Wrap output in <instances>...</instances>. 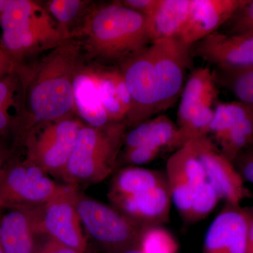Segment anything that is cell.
Segmentation results:
<instances>
[{"label":"cell","mask_w":253,"mask_h":253,"mask_svg":"<svg viewBox=\"0 0 253 253\" xmlns=\"http://www.w3.org/2000/svg\"><path fill=\"white\" fill-rule=\"evenodd\" d=\"M83 47L74 38L49 50L39 61L14 67L22 87V113L15 141L23 142L38 125L76 116L73 84Z\"/></svg>","instance_id":"1"},{"label":"cell","mask_w":253,"mask_h":253,"mask_svg":"<svg viewBox=\"0 0 253 253\" xmlns=\"http://www.w3.org/2000/svg\"><path fill=\"white\" fill-rule=\"evenodd\" d=\"M71 37L91 58L119 65L152 43L147 16L120 1L89 8Z\"/></svg>","instance_id":"2"},{"label":"cell","mask_w":253,"mask_h":253,"mask_svg":"<svg viewBox=\"0 0 253 253\" xmlns=\"http://www.w3.org/2000/svg\"><path fill=\"white\" fill-rule=\"evenodd\" d=\"M53 20L46 9L32 0H12L0 15V46L14 67L71 38Z\"/></svg>","instance_id":"3"},{"label":"cell","mask_w":253,"mask_h":253,"mask_svg":"<svg viewBox=\"0 0 253 253\" xmlns=\"http://www.w3.org/2000/svg\"><path fill=\"white\" fill-rule=\"evenodd\" d=\"M126 128V122L110 123L100 128L85 124L82 126L61 175L66 184H96L114 172Z\"/></svg>","instance_id":"4"},{"label":"cell","mask_w":253,"mask_h":253,"mask_svg":"<svg viewBox=\"0 0 253 253\" xmlns=\"http://www.w3.org/2000/svg\"><path fill=\"white\" fill-rule=\"evenodd\" d=\"M84 125L76 116L38 125L23 141L26 159L47 174L61 176Z\"/></svg>","instance_id":"5"},{"label":"cell","mask_w":253,"mask_h":253,"mask_svg":"<svg viewBox=\"0 0 253 253\" xmlns=\"http://www.w3.org/2000/svg\"><path fill=\"white\" fill-rule=\"evenodd\" d=\"M76 209L88 235L109 253L139 247L144 229L112 206L78 193Z\"/></svg>","instance_id":"6"},{"label":"cell","mask_w":253,"mask_h":253,"mask_svg":"<svg viewBox=\"0 0 253 253\" xmlns=\"http://www.w3.org/2000/svg\"><path fill=\"white\" fill-rule=\"evenodd\" d=\"M48 174L26 159L9 162L0 178V210L38 207L46 204L62 186Z\"/></svg>","instance_id":"7"},{"label":"cell","mask_w":253,"mask_h":253,"mask_svg":"<svg viewBox=\"0 0 253 253\" xmlns=\"http://www.w3.org/2000/svg\"><path fill=\"white\" fill-rule=\"evenodd\" d=\"M78 186L62 184L59 192L46 204L36 208L38 232L81 253L86 241L76 209Z\"/></svg>","instance_id":"8"},{"label":"cell","mask_w":253,"mask_h":253,"mask_svg":"<svg viewBox=\"0 0 253 253\" xmlns=\"http://www.w3.org/2000/svg\"><path fill=\"white\" fill-rule=\"evenodd\" d=\"M157 83V113L175 104L184 89L186 71L191 63V47L177 38L151 43Z\"/></svg>","instance_id":"9"},{"label":"cell","mask_w":253,"mask_h":253,"mask_svg":"<svg viewBox=\"0 0 253 253\" xmlns=\"http://www.w3.org/2000/svg\"><path fill=\"white\" fill-rule=\"evenodd\" d=\"M150 45L119 65L131 99L130 111L126 118L127 127L134 128L158 114L157 83Z\"/></svg>","instance_id":"10"},{"label":"cell","mask_w":253,"mask_h":253,"mask_svg":"<svg viewBox=\"0 0 253 253\" xmlns=\"http://www.w3.org/2000/svg\"><path fill=\"white\" fill-rule=\"evenodd\" d=\"M204 167L206 179L226 204L241 206L251 191L235 165L221 152L208 136L189 141Z\"/></svg>","instance_id":"11"},{"label":"cell","mask_w":253,"mask_h":253,"mask_svg":"<svg viewBox=\"0 0 253 253\" xmlns=\"http://www.w3.org/2000/svg\"><path fill=\"white\" fill-rule=\"evenodd\" d=\"M191 54L223 71L253 68V37L218 31L191 46Z\"/></svg>","instance_id":"12"},{"label":"cell","mask_w":253,"mask_h":253,"mask_svg":"<svg viewBox=\"0 0 253 253\" xmlns=\"http://www.w3.org/2000/svg\"><path fill=\"white\" fill-rule=\"evenodd\" d=\"M248 231L246 210L226 204L206 231L202 253H249Z\"/></svg>","instance_id":"13"},{"label":"cell","mask_w":253,"mask_h":253,"mask_svg":"<svg viewBox=\"0 0 253 253\" xmlns=\"http://www.w3.org/2000/svg\"><path fill=\"white\" fill-rule=\"evenodd\" d=\"M246 0H192L189 18L177 38L191 47L206 37L218 32Z\"/></svg>","instance_id":"14"},{"label":"cell","mask_w":253,"mask_h":253,"mask_svg":"<svg viewBox=\"0 0 253 253\" xmlns=\"http://www.w3.org/2000/svg\"><path fill=\"white\" fill-rule=\"evenodd\" d=\"M110 201L113 207L142 229L163 226L169 221L172 202L168 184Z\"/></svg>","instance_id":"15"},{"label":"cell","mask_w":253,"mask_h":253,"mask_svg":"<svg viewBox=\"0 0 253 253\" xmlns=\"http://www.w3.org/2000/svg\"><path fill=\"white\" fill-rule=\"evenodd\" d=\"M84 68L94 81L110 123H126L131 99L120 68L99 64L84 66Z\"/></svg>","instance_id":"16"},{"label":"cell","mask_w":253,"mask_h":253,"mask_svg":"<svg viewBox=\"0 0 253 253\" xmlns=\"http://www.w3.org/2000/svg\"><path fill=\"white\" fill-rule=\"evenodd\" d=\"M39 235L36 207H13L0 216V244L4 253H34Z\"/></svg>","instance_id":"17"},{"label":"cell","mask_w":253,"mask_h":253,"mask_svg":"<svg viewBox=\"0 0 253 253\" xmlns=\"http://www.w3.org/2000/svg\"><path fill=\"white\" fill-rule=\"evenodd\" d=\"M192 0H159L148 18L151 42L178 38L184 30Z\"/></svg>","instance_id":"18"},{"label":"cell","mask_w":253,"mask_h":253,"mask_svg":"<svg viewBox=\"0 0 253 253\" xmlns=\"http://www.w3.org/2000/svg\"><path fill=\"white\" fill-rule=\"evenodd\" d=\"M215 84L213 73L209 68H199L193 71L181 92L178 126L184 124L197 110L212 105L217 96Z\"/></svg>","instance_id":"19"},{"label":"cell","mask_w":253,"mask_h":253,"mask_svg":"<svg viewBox=\"0 0 253 253\" xmlns=\"http://www.w3.org/2000/svg\"><path fill=\"white\" fill-rule=\"evenodd\" d=\"M76 116L86 126L100 128L109 125L94 81L82 63L73 84Z\"/></svg>","instance_id":"20"},{"label":"cell","mask_w":253,"mask_h":253,"mask_svg":"<svg viewBox=\"0 0 253 253\" xmlns=\"http://www.w3.org/2000/svg\"><path fill=\"white\" fill-rule=\"evenodd\" d=\"M22 113V87L18 73L0 79V142L16 136Z\"/></svg>","instance_id":"21"},{"label":"cell","mask_w":253,"mask_h":253,"mask_svg":"<svg viewBox=\"0 0 253 253\" xmlns=\"http://www.w3.org/2000/svg\"><path fill=\"white\" fill-rule=\"evenodd\" d=\"M167 184L166 174L159 171L127 166L118 170L113 176L109 198L111 200L128 197Z\"/></svg>","instance_id":"22"},{"label":"cell","mask_w":253,"mask_h":253,"mask_svg":"<svg viewBox=\"0 0 253 253\" xmlns=\"http://www.w3.org/2000/svg\"><path fill=\"white\" fill-rule=\"evenodd\" d=\"M168 181H180L199 186L206 179L204 167L189 143L176 149L166 164Z\"/></svg>","instance_id":"23"},{"label":"cell","mask_w":253,"mask_h":253,"mask_svg":"<svg viewBox=\"0 0 253 253\" xmlns=\"http://www.w3.org/2000/svg\"><path fill=\"white\" fill-rule=\"evenodd\" d=\"M253 112V105L239 101L220 103L214 110L211 134L218 144L225 139L231 129Z\"/></svg>","instance_id":"24"},{"label":"cell","mask_w":253,"mask_h":253,"mask_svg":"<svg viewBox=\"0 0 253 253\" xmlns=\"http://www.w3.org/2000/svg\"><path fill=\"white\" fill-rule=\"evenodd\" d=\"M212 73L216 84L229 89L240 102L253 105V68L234 71L215 69Z\"/></svg>","instance_id":"25"},{"label":"cell","mask_w":253,"mask_h":253,"mask_svg":"<svg viewBox=\"0 0 253 253\" xmlns=\"http://www.w3.org/2000/svg\"><path fill=\"white\" fill-rule=\"evenodd\" d=\"M220 151L231 162L253 145V112L236 125L220 144Z\"/></svg>","instance_id":"26"},{"label":"cell","mask_w":253,"mask_h":253,"mask_svg":"<svg viewBox=\"0 0 253 253\" xmlns=\"http://www.w3.org/2000/svg\"><path fill=\"white\" fill-rule=\"evenodd\" d=\"M90 1L83 0H50L46 11L55 20L59 29L68 38L71 37V27L81 15L85 14Z\"/></svg>","instance_id":"27"},{"label":"cell","mask_w":253,"mask_h":253,"mask_svg":"<svg viewBox=\"0 0 253 253\" xmlns=\"http://www.w3.org/2000/svg\"><path fill=\"white\" fill-rule=\"evenodd\" d=\"M147 144L161 150L165 148L179 149L182 147L179 126L165 115L151 119Z\"/></svg>","instance_id":"28"},{"label":"cell","mask_w":253,"mask_h":253,"mask_svg":"<svg viewBox=\"0 0 253 253\" xmlns=\"http://www.w3.org/2000/svg\"><path fill=\"white\" fill-rule=\"evenodd\" d=\"M139 248L144 253H176L178 244L163 226H150L141 233Z\"/></svg>","instance_id":"29"},{"label":"cell","mask_w":253,"mask_h":253,"mask_svg":"<svg viewBox=\"0 0 253 253\" xmlns=\"http://www.w3.org/2000/svg\"><path fill=\"white\" fill-rule=\"evenodd\" d=\"M214 116L212 105L204 106L190 116L184 124L179 126L181 145L211 134V124Z\"/></svg>","instance_id":"30"},{"label":"cell","mask_w":253,"mask_h":253,"mask_svg":"<svg viewBox=\"0 0 253 253\" xmlns=\"http://www.w3.org/2000/svg\"><path fill=\"white\" fill-rule=\"evenodd\" d=\"M220 196L208 180L195 189L194 199L188 222H196L204 219L214 211L220 201Z\"/></svg>","instance_id":"31"},{"label":"cell","mask_w":253,"mask_h":253,"mask_svg":"<svg viewBox=\"0 0 253 253\" xmlns=\"http://www.w3.org/2000/svg\"><path fill=\"white\" fill-rule=\"evenodd\" d=\"M221 33L231 36L253 37V0L245 1L223 26Z\"/></svg>","instance_id":"32"},{"label":"cell","mask_w":253,"mask_h":253,"mask_svg":"<svg viewBox=\"0 0 253 253\" xmlns=\"http://www.w3.org/2000/svg\"><path fill=\"white\" fill-rule=\"evenodd\" d=\"M162 150L145 144L133 149L125 150L123 161L128 166L139 167L153 162Z\"/></svg>","instance_id":"33"},{"label":"cell","mask_w":253,"mask_h":253,"mask_svg":"<svg viewBox=\"0 0 253 253\" xmlns=\"http://www.w3.org/2000/svg\"><path fill=\"white\" fill-rule=\"evenodd\" d=\"M234 163L245 182L253 184V146L240 155Z\"/></svg>","instance_id":"34"},{"label":"cell","mask_w":253,"mask_h":253,"mask_svg":"<svg viewBox=\"0 0 253 253\" xmlns=\"http://www.w3.org/2000/svg\"><path fill=\"white\" fill-rule=\"evenodd\" d=\"M159 0H124L120 1L124 6L149 17L154 12Z\"/></svg>","instance_id":"35"},{"label":"cell","mask_w":253,"mask_h":253,"mask_svg":"<svg viewBox=\"0 0 253 253\" xmlns=\"http://www.w3.org/2000/svg\"><path fill=\"white\" fill-rule=\"evenodd\" d=\"M34 253H81L76 250L67 247L64 245L60 244L58 241L49 237L48 241L42 246H38L37 244L36 251Z\"/></svg>","instance_id":"36"},{"label":"cell","mask_w":253,"mask_h":253,"mask_svg":"<svg viewBox=\"0 0 253 253\" xmlns=\"http://www.w3.org/2000/svg\"><path fill=\"white\" fill-rule=\"evenodd\" d=\"M14 71V63L0 46V79Z\"/></svg>","instance_id":"37"},{"label":"cell","mask_w":253,"mask_h":253,"mask_svg":"<svg viewBox=\"0 0 253 253\" xmlns=\"http://www.w3.org/2000/svg\"><path fill=\"white\" fill-rule=\"evenodd\" d=\"M11 155V150L8 149L4 143L0 142V178L4 173L5 168L9 164Z\"/></svg>","instance_id":"38"},{"label":"cell","mask_w":253,"mask_h":253,"mask_svg":"<svg viewBox=\"0 0 253 253\" xmlns=\"http://www.w3.org/2000/svg\"><path fill=\"white\" fill-rule=\"evenodd\" d=\"M249 219V231H248V250L249 253H253V211L246 209Z\"/></svg>","instance_id":"39"},{"label":"cell","mask_w":253,"mask_h":253,"mask_svg":"<svg viewBox=\"0 0 253 253\" xmlns=\"http://www.w3.org/2000/svg\"><path fill=\"white\" fill-rule=\"evenodd\" d=\"M11 2L12 0H0V15L9 7Z\"/></svg>","instance_id":"40"},{"label":"cell","mask_w":253,"mask_h":253,"mask_svg":"<svg viewBox=\"0 0 253 253\" xmlns=\"http://www.w3.org/2000/svg\"><path fill=\"white\" fill-rule=\"evenodd\" d=\"M119 253H144L139 247L131 248V249L125 250Z\"/></svg>","instance_id":"41"},{"label":"cell","mask_w":253,"mask_h":253,"mask_svg":"<svg viewBox=\"0 0 253 253\" xmlns=\"http://www.w3.org/2000/svg\"><path fill=\"white\" fill-rule=\"evenodd\" d=\"M0 253H4L2 248H1V244H0Z\"/></svg>","instance_id":"42"},{"label":"cell","mask_w":253,"mask_h":253,"mask_svg":"<svg viewBox=\"0 0 253 253\" xmlns=\"http://www.w3.org/2000/svg\"><path fill=\"white\" fill-rule=\"evenodd\" d=\"M1 210H0V212H1Z\"/></svg>","instance_id":"43"},{"label":"cell","mask_w":253,"mask_h":253,"mask_svg":"<svg viewBox=\"0 0 253 253\" xmlns=\"http://www.w3.org/2000/svg\"></svg>","instance_id":"44"}]
</instances>
